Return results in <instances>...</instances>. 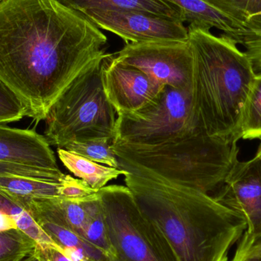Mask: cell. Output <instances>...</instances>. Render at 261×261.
Returning <instances> with one entry per match:
<instances>
[{"instance_id": "obj_1", "label": "cell", "mask_w": 261, "mask_h": 261, "mask_svg": "<svg viewBox=\"0 0 261 261\" xmlns=\"http://www.w3.org/2000/svg\"><path fill=\"white\" fill-rule=\"evenodd\" d=\"M107 35L57 0L0 3V82L36 122L70 83L106 53Z\"/></svg>"}, {"instance_id": "obj_2", "label": "cell", "mask_w": 261, "mask_h": 261, "mask_svg": "<svg viewBox=\"0 0 261 261\" xmlns=\"http://www.w3.org/2000/svg\"><path fill=\"white\" fill-rule=\"evenodd\" d=\"M143 214L160 230L179 261H228L247 222L240 213L202 192L119 164Z\"/></svg>"}, {"instance_id": "obj_3", "label": "cell", "mask_w": 261, "mask_h": 261, "mask_svg": "<svg viewBox=\"0 0 261 261\" xmlns=\"http://www.w3.org/2000/svg\"><path fill=\"white\" fill-rule=\"evenodd\" d=\"M193 57L192 97L196 127L207 136L240 139L242 115L254 73L236 40L190 24Z\"/></svg>"}, {"instance_id": "obj_4", "label": "cell", "mask_w": 261, "mask_h": 261, "mask_svg": "<svg viewBox=\"0 0 261 261\" xmlns=\"http://www.w3.org/2000/svg\"><path fill=\"white\" fill-rule=\"evenodd\" d=\"M237 140L196 130L154 146L113 144L119 164L143 169L164 180L213 196L239 161Z\"/></svg>"}, {"instance_id": "obj_5", "label": "cell", "mask_w": 261, "mask_h": 261, "mask_svg": "<svg viewBox=\"0 0 261 261\" xmlns=\"http://www.w3.org/2000/svg\"><path fill=\"white\" fill-rule=\"evenodd\" d=\"M110 55L105 54L93 61L52 106L44 120V137L50 145L58 149L99 138L113 141L117 118L103 84V70Z\"/></svg>"}, {"instance_id": "obj_6", "label": "cell", "mask_w": 261, "mask_h": 261, "mask_svg": "<svg viewBox=\"0 0 261 261\" xmlns=\"http://www.w3.org/2000/svg\"><path fill=\"white\" fill-rule=\"evenodd\" d=\"M97 195L114 252L111 261H179L162 233L143 214L126 186H106Z\"/></svg>"}, {"instance_id": "obj_7", "label": "cell", "mask_w": 261, "mask_h": 261, "mask_svg": "<svg viewBox=\"0 0 261 261\" xmlns=\"http://www.w3.org/2000/svg\"><path fill=\"white\" fill-rule=\"evenodd\" d=\"M197 130L191 92L165 86L144 110L130 117L118 116L113 144L159 145Z\"/></svg>"}, {"instance_id": "obj_8", "label": "cell", "mask_w": 261, "mask_h": 261, "mask_svg": "<svg viewBox=\"0 0 261 261\" xmlns=\"http://www.w3.org/2000/svg\"><path fill=\"white\" fill-rule=\"evenodd\" d=\"M115 58L162 85L192 93L193 57L189 40L128 44Z\"/></svg>"}, {"instance_id": "obj_9", "label": "cell", "mask_w": 261, "mask_h": 261, "mask_svg": "<svg viewBox=\"0 0 261 261\" xmlns=\"http://www.w3.org/2000/svg\"><path fill=\"white\" fill-rule=\"evenodd\" d=\"M99 29L122 38L126 44L187 41L188 29L176 18L139 10L90 9L81 12Z\"/></svg>"}, {"instance_id": "obj_10", "label": "cell", "mask_w": 261, "mask_h": 261, "mask_svg": "<svg viewBox=\"0 0 261 261\" xmlns=\"http://www.w3.org/2000/svg\"><path fill=\"white\" fill-rule=\"evenodd\" d=\"M219 203L240 213L247 229L236 251L245 248L261 236V163L254 156L248 161H238L223 185L213 195Z\"/></svg>"}, {"instance_id": "obj_11", "label": "cell", "mask_w": 261, "mask_h": 261, "mask_svg": "<svg viewBox=\"0 0 261 261\" xmlns=\"http://www.w3.org/2000/svg\"><path fill=\"white\" fill-rule=\"evenodd\" d=\"M106 94L118 116L130 117L158 99L165 86L110 55L103 70Z\"/></svg>"}, {"instance_id": "obj_12", "label": "cell", "mask_w": 261, "mask_h": 261, "mask_svg": "<svg viewBox=\"0 0 261 261\" xmlns=\"http://www.w3.org/2000/svg\"><path fill=\"white\" fill-rule=\"evenodd\" d=\"M0 162L59 171L45 137L33 130L0 124Z\"/></svg>"}, {"instance_id": "obj_13", "label": "cell", "mask_w": 261, "mask_h": 261, "mask_svg": "<svg viewBox=\"0 0 261 261\" xmlns=\"http://www.w3.org/2000/svg\"><path fill=\"white\" fill-rule=\"evenodd\" d=\"M79 12L90 9L139 10L176 18L184 22L179 8L165 0H57Z\"/></svg>"}, {"instance_id": "obj_14", "label": "cell", "mask_w": 261, "mask_h": 261, "mask_svg": "<svg viewBox=\"0 0 261 261\" xmlns=\"http://www.w3.org/2000/svg\"><path fill=\"white\" fill-rule=\"evenodd\" d=\"M58 154L64 167L85 181L92 189L99 191L109 182L125 174L122 169L110 167L71 153L64 148L58 149Z\"/></svg>"}, {"instance_id": "obj_15", "label": "cell", "mask_w": 261, "mask_h": 261, "mask_svg": "<svg viewBox=\"0 0 261 261\" xmlns=\"http://www.w3.org/2000/svg\"><path fill=\"white\" fill-rule=\"evenodd\" d=\"M60 182L13 175H0V191L18 199L60 196Z\"/></svg>"}, {"instance_id": "obj_16", "label": "cell", "mask_w": 261, "mask_h": 261, "mask_svg": "<svg viewBox=\"0 0 261 261\" xmlns=\"http://www.w3.org/2000/svg\"><path fill=\"white\" fill-rule=\"evenodd\" d=\"M0 210L9 215L16 223L18 229L35 241L40 248L58 246L38 225L32 215L21 206L16 198L0 191Z\"/></svg>"}, {"instance_id": "obj_17", "label": "cell", "mask_w": 261, "mask_h": 261, "mask_svg": "<svg viewBox=\"0 0 261 261\" xmlns=\"http://www.w3.org/2000/svg\"><path fill=\"white\" fill-rule=\"evenodd\" d=\"M81 200L89 213V221L84 233V240L103 251L111 260H113L114 252L109 240L103 212L97 193L82 198Z\"/></svg>"}, {"instance_id": "obj_18", "label": "cell", "mask_w": 261, "mask_h": 261, "mask_svg": "<svg viewBox=\"0 0 261 261\" xmlns=\"http://www.w3.org/2000/svg\"><path fill=\"white\" fill-rule=\"evenodd\" d=\"M240 138H261V73L254 76L242 115Z\"/></svg>"}, {"instance_id": "obj_19", "label": "cell", "mask_w": 261, "mask_h": 261, "mask_svg": "<svg viewBox=\"0 0 261 261\" xmlns=\"http://www.w3.org/2000/svg\"><path fill=\"white\" fill-rule=\"evenodd\" d=\"M37 246L19 229L0 231V261H22L35 254Z\"/></svg>"}, {"instance_id": "obj_20", "label": "cell", "mask_w": 261, "mask_h": 261, "mask_svg": "<svg viewBox=\"0 0 261 261\" xmlns=\"http://www.w3.org/2000/svg\"><path fill=\"white\" fill-rule=\"evenodd\" d=\"M112 140L99 138L84 142L71 143L64 149L87 159L110 167L119 169V163L112 147Z\"/></svg>"}, {"instance_id": "obj_21", "label": "cell", "mask_w": 261, "mask_h": 261, "mask_svg": "<svg viewBox=\"0 0 261 261\" xmlns=\"http://www.w3.org/2000/svg\"><path fill=\"white\" fill-rule=\"evenodd\" d=\"M224 13L245 24L254 17L261 16V0H205Z\"/></svg>"}, {"instance_id": "obj_22", "label": "cell", "mask_w": 261, "mask_h": 261, "mask_svg": "<svg viewBox=\"0 0 261 261\" xmlns=\"http://www.w3.org/2000/svg\"><path fill=\"white\" fill-rule=\"evenodd\" d=\"M248 32L240 44L245 47L256 74L261 73V16L254 17L245 22Z\"/></svg>"}, {"instance_id": "obj_23", "label": "cell", "mask_w": 261, "mask_h": 261, "mask_svg": "<svg viewBox=\"0 0 261 261\" xmlns=\"http://www.w3.org/2000/svg\"><path fill=\"white\" fill-rule=\"evenodd\" d=\"M27 116V110L21 101L0 82V124L18 122Z\"/></svg>"}, {"instance_id": "obj_24", "label": "cell", "mask_w": 261, "mask_h": 261, "mask_svg": "<svg viewBox=\"0 0 261 261\" xmlns=\"http://www.w3.org/2000/svg\"><path fill=\"white\" fill-rule=\"evenodd\" d=\"M0 175H13L56 182H61L65 176L61 170L55 171L3 162H0Z\"/></svg>"}, {"instance_id": "obj_25", "label": "cell", "mask_w": 261, "mask_h": 261, "mask_svg": "<svg viewBox=\"0 0 261 261\" xmlns=\"http://www.w3.org/2000/svg\"><path fill=\"white\" fill-rule=\"evenodd\" d=\"M97 192L92 189L85 181L73 178L70 175H65L60 182V196L67 199H82Z\"/></svg>"}, {"instance_id": "obj_26", "label": "cell", "mask_w": 261, "mask_h": 261, "mask_svg": "<svg viewBox=\"0 0 261 261\" xmlns=\"http://www.w3.org/2000/svg\"><path fill=\"white\" fill-rule=\"evenodd\" d=\"M35 254L43 261H73L63 252L59 246L44 248L37 246Z\"/></svg>"}, {"instance_id": "obj_27", "label": "cell", "mask_w": 261, "mask_h": 261, "mask_svg": "<svg viewBox=\"0 0 261 261\" xmlns=\"http://www.w3.org/2000/svg\"><path fill=\"white\" fill-rule=\"evenodd\" d=\"M231 261H261V248L249 250L242 255L233 257Z\"/></svg>"}, {"instance_id": "obj_28", "label": "cell", "mask_w": 261, "mask_h": 261, "mask_svg": "<svg viewBox=\"0 0 261 261\" xmlns=\"http://www.w3.org/2000/svg\"><path fill=\"white\" fill-rule=\"evenodd\" d=\"M18 229L16 223L9 215L0 210V231Z\"/></svg>"}, {"instance_id": "obj_29", "label": "cell", "mask_w": 261, "mask_h": 261, "mask_svg": "<svg viewBox=\"0 0 261 261\" xmlns=\"http://www.w3.org/2000/svg\"><path fill=\"white\" fill-rule=\"evenodd\" d=\"M261 248V236L255 238L254 240L251 241L245 248L241 250V251H236L234 253V257H238V256L242 255L244 253L249 250L255 249V248Z\"/></svg>"}, {"instance_id": "obj_30", "label": "cell", "mask_w": 261, "mask_h": 261, "mask_svg": "<svg viewBox=\"0 0 261 261\" xmlns=\"http://www.w3.org/2000/svg\"><path fill=\"white\" fill-rule=\"evenodd\" d=\"M22 261H43L41 259H40L39 257H37L35 254L33 255L30 256V257H27V258L24 259Z\"/></svg>"}, {"instance_id": "obj_31", "label": "cell", "mask_w": 261, "mask_h": 261, "mask_svg": "<svg viewBox=\"0 0 261 261\" xmlns=\"http://www.w3.org/2000/svg\"><path fill=\"white\" fill-rule=\"evenodd\" d=\"M256 156H258L261 163V144H260V146H259L258 150H257V153H256Z\"/></svg>"}, {"instance_id": "obj_32", "label": "cell", "mask_w": 261, "mask_h": 261, "mask_svg": "<svg viewBox=\"0 0 261 261\" xmlns=\"http://www.w3.org/2000/svg\"><path fill=\"white\" fill-rule=\"evenodd\" d=\"M6 1V0H0V3H3V2Z\"/></svg>"}]
</instances>
